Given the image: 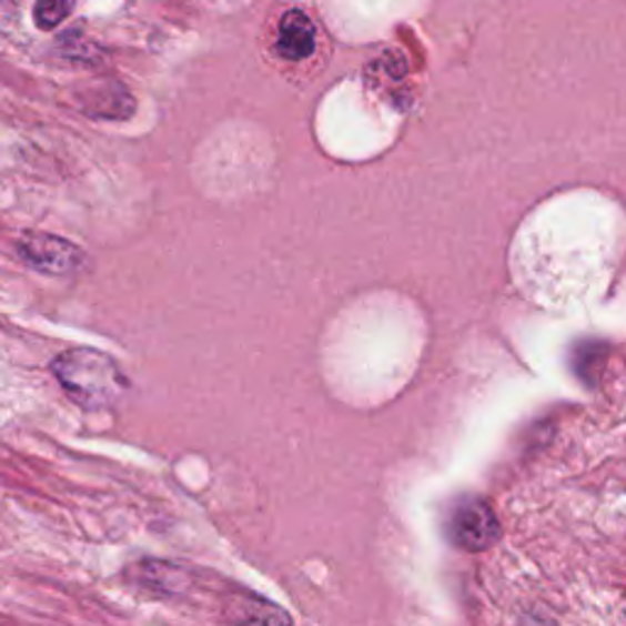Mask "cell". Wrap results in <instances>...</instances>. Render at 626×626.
<instances>
[{"label": "cell", "instance_id": "6da1fadb", "mask_svg": "<svg viewBox=\"0 0 626 626\" xmlns=\"http://www.w3.org/2000/svg\"><path fill=\"white\" fill-rule=\"evenodd\" d=\"M52 375L69 400L87 412L118 404L128 392V377L111 355L95 347H71L52 360Z\"/></svg>", "mask_w": 626, "mask_h": 626}, {"label": "cell", "instance_id": "7a4b0ae2", "mask_svg": "<svg viewBox=\"0 0 626 626\" xmlns=\"http://www.w3.org/2000/svg\"><path fill=\"white\" fill-rule=\"evenodd\" d=\"M448 536L457 548L477 553L497 544L502 526L489 502L483 497H465L455 504L448 516Z\"/></svg>", "mask_w": 626, "mask_h": 626}, {"label": "cell", "instance_id": "3957f363", "mask_svg": "<svg viewBox=\"0 0 626 626\" xmlns=\"http://www.w3.org/2000/svg\"><path fill=\"white\" fill-rule=\"evenodd\" d=\"M18 252L32 270L52 276H67L81 270L83 252L67 238H59L52 233L30 231L20 235Z\"/></svg>", "mask_w": 626, "mask_h": 626}, {"label": "cell", "instance_id": "277c9868", "mask_svg": "<svg viewBox=\"0 0 626 626\" xmlns=\"http://www.w3.org/2000/svg\"><path fill=\"white\" fill-rule=\"evenodd\" d=\"M128 575L140 589H148V593L156 597H176L186 593L191 585V573L184 565L162 558H144L135 565H130Z\"/></svg>", "mask_w": 626, "mask_h": 626}, {"label": "cell", "instance_id": "5b68a950", "mask_svg": "<svg viewBox=\"0 0 626 626\" xmlns=\"http://www.w3.org/2000/svg\"><path fill=\"white\" fill-rule=\"evenodd\" d=\"M79 103L83 113L101 120H123L135 111V101L118 81H99L91 89H83Z\"/></svg>", "mask_w": 626, "mask_h": 626}, {"label": "cell", "instance_id": "8992f818", "mask_svg": "<svg viewBox=\"0 0 626 626\" xmlns=\"http://www.w3.org/2000/svg\"><path fill=\"white\" fill-rule=\"evenodd\" d=\"M228 626H294L292 617L274 602L258 595H235L225 607Z\"/></svg>", "mask_w": 626, "mask_h": 626}, {"label": "cell", "instance_id": "52a82bcc", "mask_svg": "<svg viewBox=\"0 0 626 626\" xmlns=\"http://www.w3.org/2000/svg\"><path fill=\"white\" fill-rule=\"evenodd\" d=\"M316 50V28L301 10H286L276 30V52L289 62H301Z\"/></svg>", "mask_w": 626, "mask_h": 626}, {"label": "cell", "instance_id": "ba28073f", "mask_svg": "<svg viewBox=\"0 0 626 626\" xmlns=\"http://www.w3.org/2000/svg\"><path fill=\"white\" fill-rule=\"evenodd\" d=\"M74 0H38L34 3V22L42 30H54L69 18Z\"/></svg>", "mask_w": 626, "mask_h": 626}]
</instances>
